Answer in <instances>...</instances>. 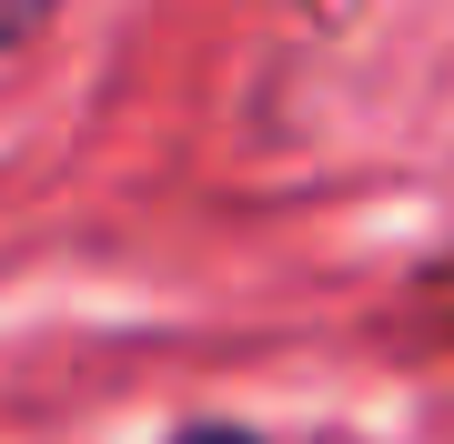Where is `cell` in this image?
I'll return each mask as SVG.
<instances>
[{
  "mask_svg": "<svg viewBox=\"0 0 454 444\" xmlns=\"http://www.w3.org/2000/svg\"><path fill=\"white\" fill-rule=\"evenodd\" d=\"M51 11H61V0H0V61H11V51L31 41V31H41Z\"/></svg>",
  "mask_w": 454,
  "mask_h": 444,
  "instance_id": "cell-1",
  "label": "cell"
},
{
  "mask_svg": "<svg viewBox=\"0 0 454 444\" xmlns=\"http://www.w3.org/2000/svg\"><path fill=\"white\" fill-rule=\"evenodd\" d=\"M162 444H273V434H253V425H223V414H202V425H172Z\"/></svg>",
  "mask_w": 454,
  "mask_h": 444,
  "instance_id": "cell-2",
  "label": "cell"
},
{
  "mask_svg": "<svg viewBox=\"0 0 454 444\" xmlns=\"http://www.w3.org/2000/svg\"><path fill=\"white\" fill-rule=\"evenodd\" d=\"M414 293H424V303H434V323L454 333V263H434V273H424V283H414Z\"/></svg>",
  "mask_w": 454,
  "mask_h": 444,
  "instance_id": "cell-3",
  "label": "cell"
}]
</instances>
